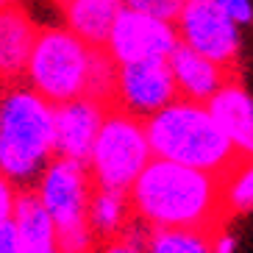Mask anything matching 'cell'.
Segmentation results:
<instances>
[{
  "mask_svg": "<svg viewBox=\"0 0 253 253\" xmlns=\"http://www.w3.org/2000/svg\"><path fill=\"white\" fill-rule=\"evenodd\" d=\"M17 189L14 181H8L3 172H0V225H6L11 217H14V206H17Z\"/></svg>",
  "mask_w": 253,
  "mask_h": 253,
  "instance_id": "cell-23",
  "label": "cell"
},
{
  "mask_svg": "<svg viewBox=\"0 0 253 253\" xmlns=\"http://www.w3.org/2000/svg\"><path fill=\"white\" fill-rule=\"evenodd\" d=\"M14 225L23 253H61L56 223L34 189H20V195H17Z\"/></svg>",
  "mask_w": 253,
  "mask_h": 253,
  "instance_id": "cell-15",
  "label": "cell"
},
{
  "mask_svg": "<svg viewBox=\"0 0 253 253\" xmlns=\"http://www.w3.org/2000/svg\"><path fill=\"white\" fill-rule=\"evenodd\" d=\"M150 159H153V148H150L145 120L112 106L106 112L92 156L86 162L95 186L131 192V186L150 164Z\"/></svg>",
  "mask_w": 253,
  "mask_h": 253,
  "instance_id": "cell-6",
  "label": "cell"
},
{
  "mask_svg": "<svg viewBox=\"0 0 253 253\" xmlns=\"http://www.w3.org/2000/svg\"><path fill=\"white\" fill-rule=\"evenodd\" d=\"M172 100H178V86H175L167 59L120 64L117 92H114L112 106L139 120H150L153 114L167 109Z\"/></svg>",
  "mask_w": 253,
  "mask_h": 253,
  "instance_id": "cell-9",
  "label": "cell"
},
{
  "mask_svg": "<svg viewBox=\"0 0 253 253\" xmlns=\"http://www.w3.org/2000/svg\"><path fill=\"white\" fill-rule=\"evenodd\" d=\"M0 126H3V95H0Z\"/></svg>",
  "mask_w": 253,
  "mask_h": 253,
  "instance_id": "cell-27",
  "label": "cell"
},
{
  "mask_svg": "<svg viewBox=\"0 0 253 253\" xmlns=\"http://www.w3.org/2000/svg\"><path fill=\"white\" fill-rule=\"evenodd\" d=\"M39 37V25L23 6L0 8V81L17 84L25 75L34 42Z\"/></svg>",
  "mask_w": 253,
  "mask_h": 253,
  "instance_id": "cell-12",
  "label": "cell"
},
{
  "mask_svg": "<svg viewBox=\"0 0 253 253\" xmlns=\"http://www.w3.org/2000/svg\"><path fill=\"white\" fill-rule=\"evenodd\" d=\"M167 61H170L172 78H175V86H178V97L195 100V103H209L234 78L231 70L220 67L217 61L195 53L186 45L175 47Z\"/></svg>",
  "mask_w": 253,
  "mask_h": 253,
  "instance_id": "cell-11",
  "label": "cell"
},
{
  "mask_svg": "<svg viewBox=\"0 0 253 253\" xmlns=\"http://www.w3.org/2000/svg\"><path fill=\"white\" fill-rule=\"evenodd\" d=\"M184 3H186V0H184Z\"/></svg>",
  "mask_w": 253,
  "mask_h": 253,
  "instance_id": "cell-28",
  "label": "cell"
},
{
  "mask_svg": "<svg viewBox=\"0 0 253 253\" xmlns=\"http://www.w3.org/2000/svg\"><path fill=\"white\" fill-rule=\"evenodd\" d=\"M56 159V106L28 84H8L3 89L0 126V172L17 186L37 184Z\"/></svg>",
  "mask_w": 253,
  "mask_h": 253,
  "instance_id": "cell-2",
  "label": "cell"
},
{
  "mask_svg": "<svg viewBox=\"0 0 253 253\" xmlns=\"http://www.w3.org/2000/svg\"><path fill=\"white\" fill-rule=\"evenodd\" d=\"M0 253H23V248H20V237H17L14 217H11L6 225H0Z\"/></svg>",
  "mask_w": 253,
  "mask_h": 253,
  "instance_id": "cell-25",
  "label": "cell"
},
{
  "mask_svg": "<svg viewBox=\"0 0 253 253\" xmlns=\"http://www.w3.org/2000/svg\"><path fill=\"white\" fill-rule=\"evenodd\" d=\"M128 195L136 220L148 228L214 231L228 220L220 195V175L167 159H150Z\"/></svg>",
  "mask_w": 253,
  "mask_h": 253,
  "instance_id": "cell-1",
  "label": "cell"
},
{
  "mask_svg": "<svg viewBox=\"0 0 253 253\" xmlns=\"http://www.w3.org/2000/svg\"><path fill=\"white\" fill-rule=\"evenodd\" d=\"M14 3H17V0H0V8H3V6H14Z\"/></svg>",
  "mask_w": 253,
  "mask_h": 253,
  "instance_id": "cell-26",
  "label": "cell"
},
{
  "mask_svg": "<svg viewBox=\"0 0 253 253\" xmlns=\"http://www.w3.org/2000/svg\"><path fill=\"white\" fill-rule=\"evenodd\" d=\"M217 8L237 25H248L253 20V3L251 0H214Z\"/></svg>",
  "mask_w": 253,
  "mask_h": 253,
  "instance_id": "cell-22",
  "label": "cell"
},
{
  "mask_svg": "<svg viewBox=\"0 0 253 253\" xmlns=\"http://www.w3.org/2000/svg\"><path fill=\"white\" fill-rule=\"evenodd\" d=\"M126 8H134L142 14L159 17V20H167V23H175L184 8V0H123Z\"/></svg>",
  "mask_w": 253,
  "mask_h": 253,
  "instance_id": "cell-21",
  "label": "cell"
},
{
  "mask_svg": "<svg viewBox=\"0 0 253 253\" xmlns=\"http://www.w3.org/2000/svg\"><path fill=\"white\" fill-rule=\"evenodd\" d=\"M209 112L223 128V134L231 139L237 156L253 159V97L251 92L231 78L223 89L209 100Z\"/></svg>",
  "mask_w": 253,
  "mask_h": 253,
  "instance_id": "cell-13",
  "label": "cell"
},
{
  "mask_svg": "<svg viewBox=\"0 0 253 253\" xmlns=\"http://www.w3.org/2000/svg\"><path fill=\"white\" fill-rule=\"evenodd\" d=\"M220 195L228 217H239L253 211V159L239 156L220 175Z\"/></svg>",
  "mask_w": 253,
  "mask_h": 253,
  "instance_id": "cell-17",
  "label": "cell"
},
{
  "mask_svg": "<svg viewBox=\"0 0 253 253\" xmlns=\"http://www.w3.org/2000/svg\"><path fill=\"white\" fill-rule=\"evenodd\" d=\"M178 45L181 37L175 23L123 8L106 39V53L117 64H136L150 59H170Z\"/></svg>",
  "mask_w": 253,
  "mask_h": 253,
  "instance_id": "cell-8",
  "label": "cell"
},
{
  "mask_svg": "<svg viewBox=\"0 0 253 253\" xmlns=\"http://www.w3.org/2000/svg\"><path fill=\"white\" fill-rule=\"evenodd\" d=\"M175 28L181 45L234 73L239 61V25L217 8L214 0H186Z\"/></svg>",
  "mask_w": 253,
  "mask_h": 253,
  "instance_id": "cell-7",
  "label": "cell"
},
{
  "mask_svg": "<svg viewBox=\"0 0 253 253\" xmlns=\"http://www.w3.org/2000/svg\"><path fill=\"white\" fill-rule=\"evenodd\" d=\"M92 253H95V251H92Z\"/></svg>",
  "mask_w": 253,
  "mask_h": 253,
  "instance_id": "cell-29",
  "label": "cell"
},
{
  "mask_svg": "<svg viewBox=\"0 0 253 253\" xmlns=\"http://www.w3.org/2000/svg\"><path fill=\"white\" fill-rule=\"evenodd\" d=\"M145 228H148V225H142L139 220H136L123 237L109 239V242H100V245L95 248V253H145V245H148V234H145Z\"/></svg>",
  "mask_w": 253,
  "mask_h": 253,
  "instance_id": "cell-20",
  "label": "cell"
},
{
  "mask_svg": "<svg viewBox=\"0 0 253 253\" xmlns=\"http://www.w3.org/2000/svg\"><path fill=\"white\" fill-rule=\"evenodd\" d=\"M109 109H112L109 103L86 95L56 106V156L75 159L84 164L89 162Z\"/></svg>",
  "mask_w": 253,
  "mask_h": 253,
  "instance_id": "cell-10",
  "label": "cell"
},
{
  "mask_svg": "<svg viewBox=\"0 0 253 253\" xmlns=\"http://www.w3.org/2000/svg\"><path fill=\"white\" fill-rule=\"evenodd\" d=\"M92 56L95 47L86 45L67 25H47L39 28L23 78L31 89L47 97L53 106L67 103L86 95Z\"/></svg>",
  "mask_w": 253,
  "mask_h": 253,
  "instance_id": "cell-5",
  "label": "cell"
},
{
  "mask_svg": "<svg viewBox=\"0 0 253 253\" xmlns=\"http://www.w3.org/2000/svg\"><path fill=\"white\" fill-rule=\"evenodd\" d=\"M117 73H120V64L106 53V47H95L92 67H89V84H86V97H95V100H103V103L112 106L114 92H117Z\"/></svg>",
  "mask_w": 253,
  "mask_h": 253,
  "instance_id": "cell-19",
  "label": "cell"
},
{
  "mask_svg": "<svg viewBox=\"0 0 253 253\" xmlns=\"http://www.w3.org/2000/svg\"><path fill=\"white\" fill-rule=\"evenodd\" d=\"M209 234L201 228H150L145 253H211Z\"/></svg>",
  "mask_w": 253,
  "mask_h": 253,
  "instance_id": "cell-18",
  "label": "cell"
},
{
  "mask_svg": "<svg viewBox=\"0 0 253 253\" xmlns=\"http://www.w3.org/2000/svg\"><path fill=\"white\" fill-rule=\"evenodd\" d=\"M64 25L92 47H106L114 20L123 11V0H56Z\"/></svg>",
  "mask_w": 253,
  "mask_h": 253,
  "instance_id": "cell-14",
  "label": "cell"
},
{
  "mask_svg": "<svg viewBox=\"0 0 253 253\" xmlns=\"http://www.w3.org/2000/svg\"><path fill=\"white\" fill-rule=\"evenodd\" d=\"M209 237H211V253H237V237L225 225H217Z\"/></svg>",
  "mask_w": 253,
  "mask_h": 253,
  "instance_id": "cell-24",
  "label": "cell"
},
{
  "mask_svg": "<svg viewBox=\"0 0 253 253\" xmlns=\"http://www.w3.org/2000/svg\"><path fill=\"white\" fill-rule=\"evenodd\" d=\"M37 198L56 223L61 253H92L97 237L89 225V201L95 192L89 164L56 156L34 186Z\"/></svg>",
  "mask_w": 253,
  "mask_h": 253,
  "instance_id": "cell-4",
  "label": "cell"
},
{
  "mask_svg": "<svg viewBox=\"0 0 253 253\" xmlns=\"http://www.w3.org/2000/svg\"><path fill=\"white\" fill-rule=\"evenodd\" d=\"M145 126L156 159L186 164L214 175H223L239 159L206 103L178 97L167 109L145 120Z\"/></svg>",
  "mask_w": 253,
  "mask_h": 253,
  "instance_id": "cell-3",
  "label": "cell"
},
{
  "mask_svg": "<svg viewBox=\"0 0 253 253\" xmlns=\"http://www.w3.org/2000/svg\"><path fill=\"white\" fill-rule=\"evenodd\" d=\"M136 223L134 206H131V195L123 189H106V186H95L89 201V225L100 242L123 237L131 225Z\"/></svg>",
  "mask_w": 253,
  "mask_h": 253,
  "instance_id": "cell-16",
  "label": "cell"
}]
</instances>
